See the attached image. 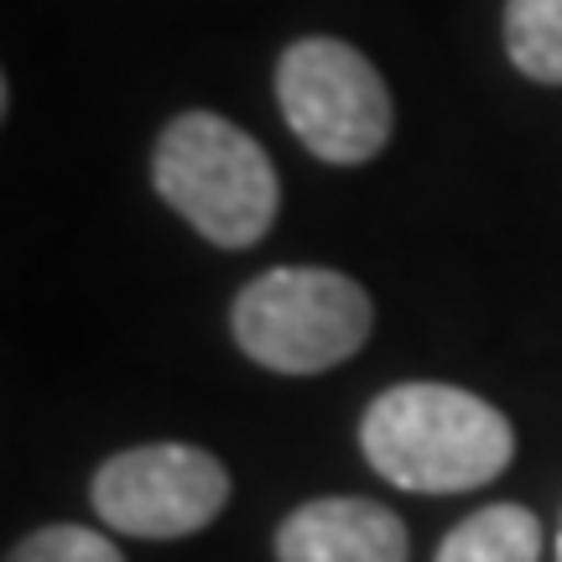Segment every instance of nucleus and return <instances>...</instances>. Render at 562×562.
Wrapping results in <instances>:
<instances>
[{
	"label": "nucleus",
	"mask_w": 562,
	"mask_h": 562,
	"mask_svg": "<svg viewBox=\"0 0 562 562\" xmlns=\"http://www.w3.org/2000/svg\"><path fill=\"white\" fill-rule=\"evenodd\" d=\"M542 521L521 505H484L459 521L438 547V562H537Z\"/></svg>",
	"instance_id": "nucleus-7"
},
{
	"label": "nucleus",
	"mask_w": 562,
	"mask_h": 562,
	"mask_svg": "<svg viewBox=\"0 0 562 562\" xmlns=\"http://www.w3.org/2000/svg\"><path fill=\"white\" fill-rule=\"evenodd\" d=\"M277 562H406V526L360 495L307 501L281 521Z\"/></svg>",
	"instance_id": "nucleus-6"
},
{
	"label": "nucleus",
	"mask_w": 562,
	"mask_h": 562,
	"mask_svg": "<svg viewBox=\"0 0 562 562\" xmlns=\"http://www.w3.org/2000/svg\"><path fill=\"white\" fill-rule=\"evenodd\" d=\"M370 297L360 281L323 266H277L235 297V344L266 370L318 375L370 339Z\"/></svg>",
	"instance_id": "nucleus-3"
},
{
	"label": "nucleus",
	"mask_w": 562,
	"mask_h": 562,
	"mask_svg": "<svg viewBox=\"0 0 562 562\" xmlns=\"http://www.w3.org/2000/svg\"><path fill=\"white\" fill-rule=\"evenodd\" d=\"M558 562H562V531H558Z\"/></svg>",
	"instance_id": "nucleus-10"
},
{
	"label": "nucleus",
	"mask_w": 562,
	"mask_h": 562,
	"mask_svg": "<svg viewBox=\"0 0 562 562\" xmlns=\"http://www.w3.org/2000/svg\"><path fill=\"white\" fill-rule=\"evenodd\" d=\"M157 193L203 240L224 250L256 245L277 224L281 182L261 140L209 110H188L157 136L151 151Z\"/></svg>",
	"instance_id": "nucleus-2"
},
{
	"label": "nucleus",
	"mask_w": 562,
	"mask_h": 562,
	"mask_svg": "<svg viewBox=\"0 0 562 562\" xmlns=\"http://www.w3.org/2000/svg\"><path fill=\"white\" fill-rule=\"evenodd\" d=\"M360 448L370 469L396 490L459 495L501 480L516 432L501 406L474 391L438 381H412L381 391L360 422Z\"/></svg>",
	"instance_id": "nucleus-1"
},
{
	"label": "nucleus",
	"mask_w": 562,
	"mask_h": 562,
	"mask_svg": "<svg viewBox=\"0 0 562 562\" xmlns=\"http://www.w3.org/2000/svg\"><path fill=\"white\" fill-rule=\"evenodd\" d=\"M5 562H125L121 547L89 531V526H42L32 537H21Z\"/></svg>",
	"instance_id": "nucleus-9"
},
{
	"label": "nucleus",
	"mask_w": 562,
	"mask_h": 562,
	"mask_svg": "<svg viewBox=\"0 0 562 562\" xmlns=\"http://www.w3.org/2000/svg\"><path fill=\"white\" fill-rule=\"evenodd\" d=\"M277 100L318 161L360 167L391 140V94L375 63L339 37H302L277 63Z\"/></svg>",
	"instance_id": "nucleus-4"
},
{
	"label": "nucleus",
	"mask_w": 562,
	"mask_h": 562,
	"mask_svg": "<svg viewBox=\"0 0 562 562\" xmlns=\"http://www.w3.org/2000/svg\"><path fill=\"white\" fill-rule=\"evenodd\" d=\"M89 501L110 531L172 542L220 516L229 501V474L214 453L193 442H146L104 459Z\"/></svg>",
	"instance_id": "nucleus-5"
},
{
	"label": "nucleus",
	"mask_w": 562,
	"mask_h": 562,
	"mask_svg": "<svg viewBox=\"0 0 562 562\" xmlns=\"http://www.w3.org/2000/svg\"><path fill=\"white\" fill-rule=\"evenodd\" d=\"M505 58L537 83H562V0H505Z\"/></svg>",
	"instance_id": "nucleus-8"
}]
</instances>
